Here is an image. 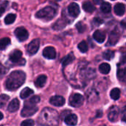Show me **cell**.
Segmentation results:
<instances>
[{"mask_svg":"<svg viewBox=\"0 0 126 126\" xmlns=\"http://www.w3.org/2000/svg\"><path fill=\"white\" fill-rule=\"evenodd\" d=\"M117 76L120 80H124L126 79V62H121L119 65Z\"/></svg>","mask_w":126,"mask_h":126,"instance_id":"cell-12","label":"cell"},{"mask_svg":"<svg viewBox=\"0 0 126 126\" xmlns=\"http://www.w3.org/2000/svg\"><path fill=\"white\" fill-rule=\"evenodd\" d=\"M114 56V52L110 50H108L103 53V58L106 60H111Z\"/></svg>","mask_w":126,"mask_h":126,"instance_id":"cell-30","label":"cell"},{"mask_svg":"<svg viewBox=\"0 0 126 126\" xmlns=\"http://www.w3.org/2000/svg\"><path fill=\"white\" fill-rule=\"evenodd\" d=\"M64 122L66 125L71 126H75L77 125L78 123V117L75 114H69L65 119H64Z\"/></svg>","mask_w":126,"mask_h":126,"instance_id":"cell-14","label":"cell"},{"mask_svg":"<svg viewBox=\"0 0 126 126\" xmlns=\"http://www.w3.org/2000/svg\"><path fill=\"white\" fill-rule=\"evenodd\" d=\"M99 70L103 74H107L110 72L111 71V67L109 65V64L108 63H102L100 66H99Z\"/></svg>","mask_w":126,"mask_h":126,"instance_id":"cell-23","label":"cell"},{"mask_svg":"<svg viewBox=\"0 0 126 126\" xmlns=\"http://www.w3.org/2000/svg\"><path fill=\"white\" fill-rule=\"evenodd\" d=\"M57 1H60V0H57Z\"/></svg>","mask_w":126,"mask_h":126,"instance_id":"cell-42","label":"cell"},{"mask_svg":"<svg viewBox=\"0 0 126 126\" xmlns=\"http://www.w3.org/2000/svg\"><path fill=\"white\" fill-rule=\"evenodd\" d=\"M122 120H123V121L126 123V106L124 108L123 113H122Z\"/></svg>","mask_w":126,"mask_h":126,"instance_id":"cell-36","label":"cell"},{"mask_svg":"<svg viewBox=\"0 0 126 126\" xmlns=\"http://www.w3.org/2000/svg\"><path fill=\"white\" fill-rule=\"evenodd\" d=\"M68 11H69V13L73 16V17H77L79 14H80V7L79 5L75 3V2H72L71 3L69 7H68Z\"/></svg>","mask_w":126,"mask_h":126,"instance_id":"cell-10","label":"cell"},{"mask_svg":"<svg viewBox=\"0 0 126 126\" xmlns=\"http://www.w3.org/2000/svg\"><path fill=\"white\" fill-rule=\"evenodd\" d=\"M106 126V125H101V126Z\"/></svg>","mask_w":126,"mask_h":126,"instance_id":"cell-41","label":"cell"},{"mask_svg":"<svg viewBox=\"0 0 126 126\" xmlns=\"http://www.w3.org/2000/svg\"><path fill=\"white\" fill-rule=\"evenodd\" d=\"M14 33H15V36H16V38L20 42H24V41L27 40L28 39V36H29L28 31L23 27H17L15 30Z\"/></svg>","mask_w":126,"mask_h":126,"instance_id":"cell-6","label":"cell"},{"mask_svg":"<svg viewBox=\"0 0 126 126\" xmlns=\"http://www.w3.org/2000/svg\"><path fill=\"white\" fill-rule=\"evenodd\" d=\"M10 44V39L7 37H5V38H3L1 39V42H0V48H1V50H4Z\"/></svg>","mask_w":126,"mask_h":126,"instance_id":"cell-27","label":"cell"},{"mask_svg":"<svg viewBox=\"0 0 126 126\" xmlns=\"http://www.w3.org/2000/svg\"><path fill=\"white\" fill-rule=\"evenodd\" d=\"M75 56H74V54H73L72 53L68 54L65 58H63V61H62V65H63V67L68 65L69 64L72 63V62L75 60Z\"/></svg>","mask_w":126,"mask_h":126,"instance_id":"cell-21","label":"cell"},{"mask_svg":"<svg viewBox=\"0 0 126 126\" xmlns=\"http://www.w3.org/2000/svg\"><path fill=\"white\" fill-rule=\"evenodd\" d=\"M83 97L80 94H74L69 97V105L75 108L81 106L83 103Z\"/></svg>","mask_w":126,"mask_h":126,"instance_id":"cell-5","label":"cell"},{"mask_svg":"<svg viewBox=\"0 0 126 126\" xmlns=\"http://www.w3.org/2000/svg\"><path fill=\"white\" fill-rule=\"evenodd\" d=\"M55 10L52 7H46L40 10H38L35 16L38 19H43L46 20H50L55 16Z\"/></svg>","mask_w":126,"mask_h":126,"instance_id":"cell-3","label":"cell"},{"mask_svg":"<svg viewBox=\"0 0 126 126\" xmlns=\"http://www.w3.org/2000/svg\"><path fill=\"white\" fill-rule=\"evenodd\" d=\"M43 56L49 59H54L56 56V51L53 47H47L43 50Z\"/></svg>","mask_w":126,"mask_h":126,"instance_id":"cell-8","label":"cell"},{"mask_svg":"<svg viewBox=\"0 0 126 126\" xmlns=\"http://www.w3.org/2000/svg\"><path fill=\"white\" fill-rule=\"evenodd\" d=\"M94 22L97 25H100V24H102L103 22V21L102 20V19H98V18H95L94 19Z\"/></svg>","mask_w":126,"mask_h":126,"instance_id":"cell-37","label":"cell"},{"mask_svg":"<svg viewBox=\"0 0 126 126\" xmlns=\"http://www.w3.org/2000/svg\"><path fill=\"white\" fill-rule=\"evenodd\" d=\"M35 123L32 120H26L23 121L21 124V126H34Z\"/></svg>","mask_w":126,"mask_h":126,"instance_id":"cell-34","label":"cell"},{"mask_svg":"<svg viewBox=\"0 0 126 126\" xmlns=\"http://www.w3.org/2000/svg\"><path fill=\"white\" fill-rule=\"evenodd\" d=\"M38 123L44 126H57L59 123L58 114L54 109L45 108L38 117Z\"/></svg>","mask_w":126,"mask_h":126,"instance_id":"cell-1","label":"cell"},{"mask_svg":"<svg viewBox=\"0 0 126 126\" xmlns=\"http://www.w3.org/2000/svg\"><path fill=\"white\" fill-rule=\"evenodd\" d=\"M22 56V52L19 50H14L9 56V59L14 63H18Z\"/></svg>","mask_w":126,"mask_h":126,"instance_id":"cell-13","label":"cell"},{"mask_svg":"<svg viewBox=\"0 0 126 126\" xmlns=\"http://www.w3.org/2000/svg\"><path fill=\"white\" fill-rule=\"evenodd\" d=\"M119 38H120V35H119L118 32H116V31L111 32V33L110 34L107 45H114L118 42Z\"/></svg>","mask_w":126,"mask_h":126,"instance_id":"cell-16","label":"cell"},{"mask_svg":"<svg viewBox=\"0 0 126 126\" xmlns=\"http://www.w3.org/2000/svg\"><path fill=\"white\" fill-rule=\"evenodd\" d=\"M65 99L61 97V96H55L50 98L49 102L54 105V106H57V107H61L63 106L65 104Z\"/></svg>","mask_w":126,"mask_h":126,"instance_id":"cell-11","label":"cell"},{"mask_svg":"<svg viewBox=\"0 0 126 126\" xmlns=\"http://www.w3.org/2000/svg\"><path fill=\"white\" fill-rule=\"evenodd\" d=\"M33 93H34V91L32 89H30L29 88H25L21 91L20 97L21 99H26V98L29 97L30 96H31L32 94H33Z\"/></svg>","mask_w":126,"mask_h":126,"instance_id":"cell-22","label":"cell"},{"mask_svg":"<svg viewBox=\"0 0 126 126\" xmlns=\"http://www.w3.org/2000/svg\"><path fill=\"white\" fill-rule=\"evenodd\" d=\"M120 94H121L120 90L117 88H115L111 91L110 96H111V98L113 99L114 100H117L120 97Z\"/></svg>","mask_w":126,"mask_h":126,"instance_id":"cell-24","label":"cell"},{"mask_svg":"<svg viewBox=\"0 0 126 126\" xmlns=\"http://www.w3.org/2000/svg\"><path fill=\"white\" fill-rule=\"evenodd\" d=\"M27 102H30L32 105H35V104H37V103H38L40 102V97L38 96H34V97H31L30 99V100L27 101Z\"/></svg>","mask_w":126,"mask_h":126,"instance_id":"cell-33","label":"cell"},{"mask_svg":"<svg viewBox=\"0 0 126 126\" xmlns=\"http://www.w3.org/2000/svg\"><path fill=\"white\" fill-rule=\"evenodd\" d=\"M7 3L8 1H4L1 2V7H0V10H1V15H2L4 12V10H5V7H7Z\"/></svg>","mask_w":126,"mask_h":126,"instance_id":"cell-35","label":"cell"},{"mask_svg":"<svg viewBox=\"0 0 126 126\" xmlns=\"http://www.w3.org/2000/svg\"><path fill=\"white\" fill-rule=\"evenodd\" d=\"M114 9L115 13L117 16H123L126 11V6L123 3H117L115 4Z\"/></svg>","mask_w":126,"mask_h":126,"instance_id":"cell-18","label":"cell"},{"mask_svg":"<svg viewBox=\"0 0 126 126\" xmlns=\"http://www.w3.org/2000/svg\"><path fill=\"white\" fill-rule=\"evenodd\" d=\"M76 27H77V29L78 30V31L80 32V33H83V32H84L85 30H86V25H84L83 23H82V22H78L77 25H76Z\"/></svg>","mask_w":126,"mask_h":126,"instance_id":"cell-32","label":"cell"},{"mask_svg":"<svg viewBox=\"0 0 126 126\" xmlns=\"http://www.w3.org/2000/svg\"><path fill=\"white\" fill-rule=\"evenodd\" d=\"M40 45V40L38 39H33L30 42V44L27 46V53L30 55H34L37 53V51L39 49Z\"/></svg>","mask_w":126,"mask_h":126,"instance_id":"cell-7","label":"cell"},{"mask_svg":"<svg viewBox=\"0 0 126 126\" xmlns=\"http://www.w3.org/2000/svg\"><path fill=\"white\" fill-rule=\"evenodd\" d=\"M19 101L18 100V99H13L8 105L7 107V110L10 112H16V111H18V109L19 108Z\"/></svg>","mask_w":126,"mask_h":126,"instance_id":"cell-17","label":"cell"},{"mask_svg":"<svg viewBox=\"0 0 126 126\" xmlns=\"http://www.w3.org/2000/svg\"><path fill=\"white\" fill-rule=\"evenodd\" d=\"M100 10L105 13H110L111 11V6L109 2H103L100 6Z\"/></svg>","mask_w":126,"mask_h":126,"instance_id":"cell-26","label":"cell"},{"mask_svg":"<svg viewBox=\"0 0 126 126\" xmlns=\"http://www.w3.org/2000/svg\"><path fill=\"white\" fill-rule=\"evenodd\" d=\"M65 22V21H63V20H61V19L58 20V21L56 22V23L54 25L53 28H54L55 30H57L63 28V27L66 26V22Z\"/></svg>","mask_w":126,"mask_h":126,"instance_id":"cell-28","label":"cell"},{"mask_svg":"<svg viewBox=\"0 0 126 126\" xmlns=\"http://www.w3.org/2000/svg\"><path fill=\"white\" fill-rule=\"evenodd\" d=\"M111 1H114V0H111Z\"/></svg>","mask_w":126,"mask_h":126,"instance_id":"cell-43","label":"cell"},{"mask_svg":"<svg viewBox=\"0 0 126 126\" xmlns=\"http://www.w3.org/2000/svg\"><path fill=\"white\" fill-rule=\"evenodd\" d=\"M94 1V4H103V0H93Z\"/></svg>","mask_w":126,"mask_h":126,"instance_id":"cell-39","label":"cell"},{"mask_svg":"<svg viewBox=\"0 0 126 126\" xmlns=\"http://www.w3.org/2000/svg\"><path fill=\"white\" fill-rule=\"evenodd\" d=\"M37 111H38V107H36L35 105L30 104L27 101L21 112V115L23 117H29L35 114Z\"/></svg>","mask_w":126,"mask_h":126,"instance_id":"cell-4","label":"cell"},{"mask_svg":"<svg viewBox=\"0 0 126 126\" xmlns=\"http://www.w3.org/2000/svg\"><path fill=\"white\" fill-rule=\"evenodd\" d=\"M78 49L80 50V51L82 53H86L88 50V45L85 41H82L81 42H80L78 44Z\"/></svg>","mask_w":126,"mask_h":126,"instance_id":"cell-29","label":"cell"},{"mask_svg":"<svg viewBox=\"0 0 126 126\" xmlns=\"http://www.w3.org/2000/svg\"><path fill=\"white\" fill-rule=\"evenodd\" d=\"M1 114V120H2V118H3V114L2 113H0Z\"/></svg>","mask_w":126,"mask_h":126,"instance_id":"cell-40","label":"cell"},{"mask_svg":"<svg viewBox=\"0 0 126 126\" xmlns=\"http://www.w3.org/2000/svg\"><path fill=\"white\" fill-rule=\"evenodd\" d=\"M10 97L9 96L7 95H5V94H1V97H0V102H1V107L3 108L4 106V105L7 103V102L9 100Z\"/></svg>","mask_w":126,"mask_h":126,"instance_id":"cell-31","label":"cell"},{"mask_svg":"<svg viewBox=\"0 0 126 126\" xmlns=\"http://www.w3.org/2000/svg\"><path fill=\"white\" fill-rule=\"evenodd\" d=\"M26 74L21 71H14L7 77L5 87L9 91H15L20 88L25 82Z\"/></svg>","mask_w":126,"mask_h":126,"instance_id":"cell-2","label":"cell"},{"mask_svg":"<svg viewBox=\"0 0 126 126\" xmlns=\"http://www.w3.org/2000/svg\"><path fill=\"white\" fill-rule=\"evenodd\" d=\"M121 26H122L123 28L126 29V19H125L124 20H123V21L121 22Z\"/></svg>","mask_w":126,"mask_h":126,"instance_id":"cell-38","label":"cell"},{"mask_svg":"<svg viewBox=\"0 0 126 126\" xmlns=\"http://www.w3.org/2000/svg\"><path fill=\"white\" fill-rule=\"evenodd\" d=\"M16 14L13 13H9L6 16V17L4 18V23L6 25H10L12 23L14 22V21L16 20Z\"/></svg>","mask_w":126,"mask_h":126,"instance_id":"cell-25","label":"cell"},{"mask_svg":"<svg viewBox=\"0 0 126 126\" xmlns=\"http://www.w3.org/2000/svg\"><path fill=\"white\" fill-rule=\"evenodd\" d=\"M83 8L86 12L88 13H92L95 10V7L93 4H92L90 1H84L83 3Z\"/></svg>","mask_w":126,"mask_h":126,"instance_id":"cell-20","label":"cell"},{"mask_svg":"<svg viewBox=\"0 0 126 126\" xmlns=\"http://www.w3.org/2000/svg\"><path fill=\"white\" fill-rule=\"evenodd\" d=\"M93 38L98 43H103L106 40V34L101 30H96L93 34Z\"/></svg>","mask_w":126,"mask_h":126,"instance_id":"cell-15","label":"cell"},{"mask_svg":"<svg viewBox=\"0 0 126 126\" xmlns=\"http://www.w3.org/2000/svg\"><path fill=\"white\" fill-rule=\"evenodd\" d=\"M119 116V108L117 106H112L110 108L108 118L111 122H116L118 119Z\"/></svg>","mask_w":126,"mask_h":126,"instance_id":"cell-9","label":"cell"},{"mask_svg":"<svg viewBox=\"0 0 126 126\" xmlns=\"http://www.w3.org/2000/svg\"><path fill=\"white\" fill-rule=\"evenodd\" d=\"M46 82H47V76L45 75H41L36 79L35 82V85L38 88H42L45 85Z\"/></svg>","mask_w":126,"mask_h":126,"instance_id":"cell-19","label":"cell"}]
</instances>
